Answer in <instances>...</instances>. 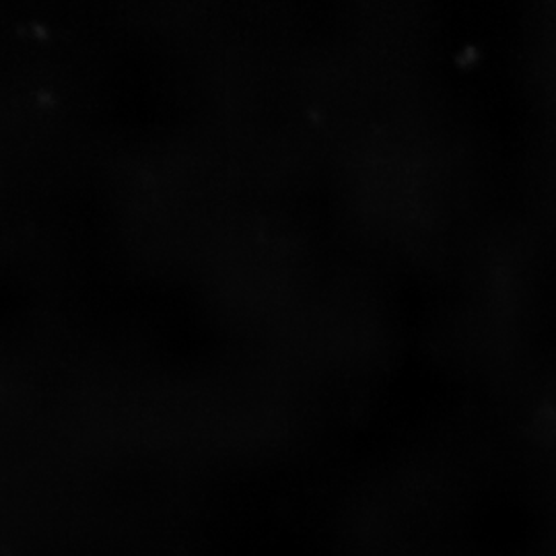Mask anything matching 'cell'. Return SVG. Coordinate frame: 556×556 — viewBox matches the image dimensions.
<instances>
[]
</instances>
